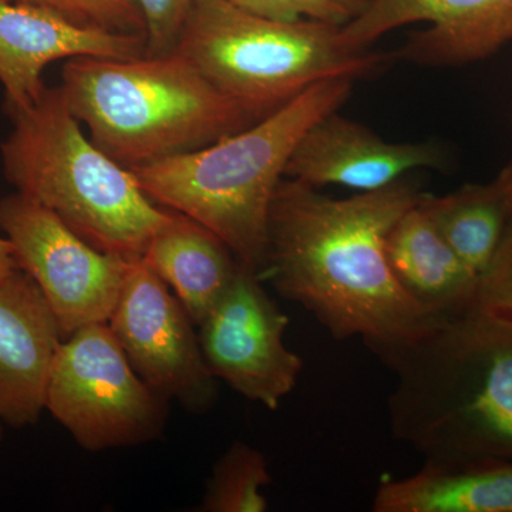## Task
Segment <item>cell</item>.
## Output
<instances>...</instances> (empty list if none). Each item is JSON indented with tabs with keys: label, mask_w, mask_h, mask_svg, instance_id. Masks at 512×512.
<instances>
[{
	"label": "cell",
	"mask_w": 512,
	"mask_h": 512,
	"mask_svg": "<svg viewBox=\"0 0 512 512\" xmlns=\"http://www.w3.org/2000/svg\"><path fill=\"white\" fill-rule=\"evenodd\" d=\"M423 197L409 181L338 200L286 178L276 188L262 275L312 313L335 339L379 353L410 342L440 318L400 285L386 239Z\"/></svg>",
	"instance_id": "6da1fadb"
},
{
	"label": "cell",
	"mask_w": 512,
	"mask_h": 512,
	"mask_svg": "<svg viewBox=\"0 0 512 512\" xmlns=\"http://www.w3.org/2000/svg\"><path fill=\"white\" fill-rule=\"evenodd\" d=\"M377 356L397 440L440 463L512 460V315L476 301Z\"/></svg>",
	"instance_id": "7a4b0ae2"
},
{
	"label": "cell",
	"mask_w": 512,
	"mask_h": 512,
	"mask_svg": "<svg viewBox=\"0 0 512 512\" xmlns=\"http://www.w3.org/2000/svg\"><path fill=\"white\" fill-rule=\"evenodd\" d=\"M353 82L323 80L244 130L130 171L150 200L210 229L262 278L269 211L289 158L316 121L348 100Z\"/></svg>",
	"instance_id": "3957f363"
},
{
	"label": "cell",
	"mask_w": 512,
	"mask_h": 512,
	"mask_svg": "<svg viewBox=\"0 0 512 512\" xmlns=\"http://www.w3.org/2000/svg\"><path fill=\"white\" fill-rule=\"evenodd\" d=\"M60 89L93 143L128 170L198 150L261 120L177 50L67 60Z\"/></svg>",
	"instance_id": "277c9868"
},
{
	"label": "cell",
	"mask_w": 512,
	"mask_h": 512,
	"mask_svg": "<svg viewBox=\"0 0 512 512\" xmlns=\"http://www.w3.org/2000/svg\"><path fill=\"white\" fill-rule=\"evenodd\" d=\"M3 171L16 191L55 212L107 254L141 259L171 211L147 197L128 168L84 134L62 89L46 87L26 109L9 114Z\"/></svg>",
	"instance_id": "5b68a950"
},
{
	"label": "cell",
	"mask_w": 512,
	"mask_h": 512,
	"mask_svg": "<svg viewBox=\"0 0 512 512\" xmlns=\"http://www.w3.org/2000/svg\"><path fill=\"white\" fill-rule=\"evenodd\" d=\"M340 29L261 18L227 0H194L174 50L215 87L264 119L313 84L366 76L396 53L353 49Z\"/></svg>",
	"instance_id": "8992f818"
},
{
	"label": "cell",
	"mask_w": 512,
	"mask_h": 512,
	"mask_svg": "<svg viewBox=\"0 0 512 512\" xmlns=\"http://www.w3.org/2000/svg\"><path fill=\"white\" fill-rule=\"evenodd\" d=\"M165 403L137 375L107 322L76 330L57 350L46 409L84 450L156 440L165 426Z\"/></svg>",
	"instance_id": "52a82bcc"
},
{
	"label": "cell",
	"mask_w": 512,
	"mask_h": 512,
	"mask_svg": "<svg viewBox=\"0 0 512 512\" xmlns=\"http://www.w3.org/2000/svg\"><path fill=\"white\" fill-rule=\"evenodd\" d=\"M0 231L19 268L32 276L55 313L63 338L109 322L131 261L80 237L45 205L16 192L0 200Z\"/></svg>",
	"instance_id": "ba28073f"
},
{
	"label": "cell",
	"mask_w": 512,
	"mask_h": 512,
	"mask_svg": "<svg viewBox=\"0 0 512 512\" xmlns=\"http://www.w3.org/2000/svg\"><path fill=\"white\" fill-rule=\"evenodd\" d=\"M109 326L128 362L157 394L202 413L217 400L194 322L183 303L141 259L128 265Z\"/></svg>",
	"instance_id": "9c48e42d"
},
{
	"label": "cell",
	"mask_w": 512,
	"mask_h": 512,
	"mask_svg": "<svg viewBox=\"0 0 512 512\" xmlns=\"http://www.w3.org/2000/svg\"><path fill=\"white\" fill-rule=\"evenodd\" d=\"M288 325V316L262 288L261 275L239 265L234 281L198 326L212 376L248 400L278 409L303 367L301 357L286 348Z\"/></svg>",
	"instance_id": "30bf717a"
},
{
	"label": "cell",
	"mask_w": 512,
	"mask_h": 512,
	"mask_svg": "<svg viewBox=\"0 0 512 512\" xmlns=\"http://www.w3.org/2000/svg\"><path fill=\"white\" fill-rule=\"evenodd\" d=\"M413 23L427 28L394 52L396 59L427 66L480 62L512 42V0H369L340 35L345 45L366 49Z\"/></svg>",
	"instance_id": "8fae6325"
},
{
	"label": "cell",
	"mask_w": 512,
	"mask_h": 512,
	"mask_svg": "<svg viewBox=\"0 0 512 512\" xmlns=\"http://www.w3.org/2000/svg\"><path fill=\"white\" fill-rule=\"evenodd\" d=\"M146 36L73 22L33 3L0 0V83L6 114L35 103L49 64L77 57L130 59L146 55Z\"/></svg>",
	"instance_id": "7c38bea8"
},
{
	"label": "cell",
	"mask_w": 512,
	"mask_h": 512,
	"mask_svg": "<svg viewBox=\"0 0 512 512\" xmlns=\"http://www.w3.org/2000/svg\"><path fill=\"white\" fill-rule=\"evenodd\" d=\"M338 111L303 134L286 165V178L315 188L339 185L372 192L396 184L410 171L443 164L436 144L389 143Z\"/></svg>",
	"instance_id": "4fadbf2b"
},
{
	"label": "cell",
	"mask_w": 512,
	"mask_h": 512,
	"mask_svg": "<svg viewBox=\"0 0 512 512\" xmlns=\"http://www.w3.org/2000/svg\"><path fill=\"white\" fill-rule=\"evenodd\" d=\"M59 323L32 276L18 269L0 281V420L33 426L46 409V389L63 342Z\"/></svg>",
	"instance_id": "5bb4252c"
},
{
	"label": "cell",
	"mask_w": 512,
	"mask_h": 512,
	"mask_svg": "<svg viewBox=\"0 0 512 512\" xmlns=\"http://www.w3.org/2000/svg\"><path fill=\"white\" fill-rule=\"evenodd\" d=\"M372 507L376 512H512V460H426L413 476L383 480Z\"/></svg>",
	"instance_id": "9a60e30c"
},
{
	"label": "cell",
	"mask_w": 512,
	"mask_h": 512,
	"mask_svg": "<svg viewBox=\"0 0 512 512\" xmlns=\"http://www.w3.org/2000/svg\"><path fill=\"white\" fill-rule=\"evenodd\" d=\"M141 261L173 289L195 326L220 301L241 265L210 229L175 211L151 237Z\"/></svg>",
	"instance_id": "2e32d148"
},
{
	"label": "cell",
	"mask_w": 512,
	"mask_h": 512,
	"mask_svg": "<svg viewBox=\"0 0 512 512\" xmlns=\"http://www.w3.org/2000/svg\"><path fill=\"white\" fill-rule=\"evenodd\" d=\"M386 252L397 281L424 308L456 312L477 301V276L441 237L419 204L404 212L390 229Z\"/></svg>",
	"instance_id": "e0dca14e"
},
{
	"label": "cell",
	"mask_w": 512,
	"mask_h": 512,
	"mask_svg": "<svg viewBox=\"0 0 512 512\" xmlns=\"http://www.w3.org/2000/svg\"><path fill=\"white\" fill-rule=\"evenodd\" d=\"M421 210L477 278L504 237L512 218V183L503 170L488 184H468L443 197L424 195Z\"/></svg>",
	"instance_id": "ac0fdd59"
},
{
	"label": "cell",
	"mask_w": 512,
	"mask_h": 512,
	"mask_svg": "<svg viewBox=\"0 0 512 512\" xmlns=\"http://www.w3.org/2000/svg\"><path fill=\"white\" fill-rule=\"evenodd\" d=\"M271 481L264 454L235 441L215 464L200 511L264 512L268 501L262 488Z\"/></svg>",
	"instance_id": "d6986e66"
},
{
	"label": "cell",
	"mask_w": 512,
	"mask_h": 512,
	"mask_svg": "<svg viewBox=\"0 0 512 512\" xmlns=\"http://www.w3.org/2000/svg\"><path fill=\"white\" fill-rule=\"evenodd\" d=\"M231 5L278 22H312L345 28L366 9L369 0H227Z\"/></svg>",
	"instance_id": "ffe728a7"
},
{
	"label": "cell",
	"mask_w": 512,
	"mask_h": 512,
	"mask_svg": "<svg viewBox=\"0 0 512 512\" xmlns=\"http://www.w3.org/2000/svg\"><path fill=\"white\" fill-rule=\"evenodd\" d=\"M45 6L82 25L146 36L136 0H13Z\"/></svg>",
	"instance_id": "44dd1931"
},
{
	"label": "cell",
	"mask_w": 512,
	"mask_h": 512,
	"mask_svg": "<svg viewBox=\"0 0 512 512\" xmlns=\"http://www.w3.org/2000/svg\"><path fill=\"white\" fill-rule=\"evenodd\" d=\"M146 26L147 55L174 50L194 0H136Z\"/></svg>",
	"instance_id": "7402d4cb"
},
{
	"label": "cell",
	"mask_w": 512,
	"mask_h": 512,
	"mask_svg": "<svg viewBox=\"0 0 512 512\" xmlns=\"http://www.w3.org/2000/svg\"><path fill=\"white\" fill-rule=\"evenodd\" d=\"M477 302L512 315V218L490 265L478 278Z\"/></svg>",
	"instance_id": "603a6c76"
},
{
	"label": "cell",
	"mask_w": 512,
	"mask_h": 512,
	"mask_svg": "<svg viewBox=\"0 0 512 512\" xmlns=\"http://www.w3.org/2000/svg\"><path fill=\"white\" fill-rule=\"evenodd\" d=\"M19 265L16 261L15 249L6 237H0V281L9 278L18 271Z\"/></svg>",
	"instance_id": "cb8c5ba5"
},
{
	"label": "cell",
	"mask_w": 512,
	"mask_h": 512,
	"mask_svg": "<svg viewBox=\"0 0 512 512\" xmlns=\"http://www.w3.org/2000/svg\"><path fill=\"white\" fill-rule=\"evenodd\" d=\"M504 171L507 173L508 177H510L512 183V164L508 165V167H505Z\"/></svg>",
	"instance_id": "d4e9b609"
},
{
	"label": "cell",
	"mask_w": 512,
	"mask_h": 512,
	"mask_svg": "<svg viewBox=\"0 0 512 512\" xmlns=\"http://www.w3.org/2000/svg\"><path fill=\"white\" fill-rule=\"evenodd\" d=\"M3 439V429H2V420H0V443H2Z\"/></svg>",
	"instance_id": "484cf974"
}]
</instances>
